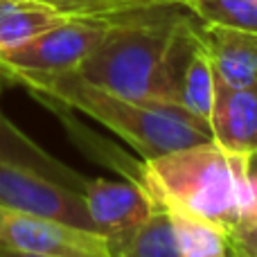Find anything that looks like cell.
Masks as SVG:
<instances>
[{
    "label": "cell",
    "mask_w": 257,
    "mask_h": 257,
    "mask_svg": "<svg viewBox=\"0 0 257 257\" xmlns=\"http://www.w3.org/2000/svg\"><path fill=\"white\" fill-rule=\"evenodd\" d=\"M16 86L27 88L39 102H54L79 111L126 142L142 160L212 140V133L181 106L138 102L86 81L77 70L50 75H14Z\"/></svg>",
    "instance_id": "6da1fadb"
},
{
    "label": "cell",
    "mask_w": 257,
    "mask_h": 257,
    "mask_svg": "<svg viewBox=\"0 0 257 257\" xmlns=\"http://www.w3.org/2000/svg\"><path fill=\"white\" fill-rule=\"evenodd\" d=\"M185 14L183 5L163 3L108 18L106 34L77 72L104 90L151 102L163 57Z\"/></svg>",
    "instance_id": "7a4b0ae2"
},
{
    "label": "cell",
    "mask_w": 257,
    "mask_h": 257,
    "mask_svg": "<svg viewBox=\"0 0 257 257\" xmlns=\"http://www.w3.org/2000/svg\"><path fill=\"white\" fill-rule=\"evenodd\" d=\"M138 185L154 205L230 228L241 219L232 156L214 140L142 160Z\"/></svg>",
    "instance_id": "3957f363"
},
{
    "label": "cell",
    "mask_w": 257,
    "mask_h": 257,
    "mask_svg": "<svg viewBox=\"0 0 257 257\" xmlns=\"http://www.w3.org/2000/svg\"><path fill=\"white\" fill-rule=\"evenodd\" d=\"M108 30L102 18H66L34 39L0 50V66L12 75H50L77 70Z\"/></svg>",
    "instance_id": "277c9868"
},
{
    "label": "cell",
    "mask_w": 257,
    "mask_h": 257,
    "mask_svg": "<svg viewBox=\"0 0 257 257\" xmlns=\"http://www.w3.org/2000/svg\"><path fill=\"white\" fill-rule=\"evenodd\" d=\"M0 248L57 257H113L102 235L0 205Z\"/></svg>",
    "instance_id": "5b68a950"
},
{
    "label": "cell",
    "mask_w": 257,
    "mask_h": 257,
    "mask_svg": "<svg viewBox=\"0 0 257 257\" xmlns=\"http://www.w3.org/2000/svg\"><path fill=\"white\" fill-rule=\"evenodd\" d=\"M0 205L95 232L81 192L5 160H0Z\"/></svg>",
    "instance_id": "8992f818"
},
{
    "label": "cell",
    "mask_w": 257,
    "mask_h": 257,
    "mask_svg": "<svg viewBox=\"0 0 257 257\" xmlns=\"http://www.w3.org/2000/svg\"><path fill=\"white\" fill-rule=\"evenodd\" d=\"M84 201L97 235L108 244L111 255L133 237L156 208L145 190L136 181H108L88 178L84 185Z\"/></svg>",
    "instance_id": "52a82bcc"
},
{
    "label": "cell",
    "mask_w": 257,
    "mask_h": 257,
    "mask_svg": "<svg viewBox=\"0 0 257 257\" xmlns=\"http://www.w3.org/2000/svg\"><path fill=\"white\" fill-rule=\"evenodd\" d=\"M210 133L228 154H250L257 149V84L246 88L214 84Z\"/></svg>",
    "instance_id": "ba28073f"
},
{
    "label": "cell",
    "mask_w": 257,
    "mask_h": 257,
    "mask_svg": "<svg viewBox=\"0 0 257 257\" xmlns=\"http://www.w3.org/2000/svg\"><path fill=\"white\" fill-rule=\"evenodd\" d=\"M16 86V81L12 79L7 70L0 66V95L5 88ZM0 160L5 163L18 165V167L32 169V172L41 174V176L57 181L61 185L70 187V190L84 192V185L88 178L81 176L79 172H75L72 167H68L63 160H59L57 156H52L48 149L39 145L34 138H30L23 128H18L5 115L3 106H0Z\"/></svg>",
    "instance_id": "9c48e42d"
},
{
    "label": "cell",
    "mask_w": 257,
    "mask_h": 257,
    "mask_svg": "<svg viewBox=\"0 0 257 257\" xmlns=\"http://www.w3.org/2000/svg\"><path fill=\"white\" fill-rule=\"evenodd\" d=\"M201 36L210 54L214 84L228 88L257 84V34L201 23Z\"/></svg>",
    "instance_id": "30bf717a"
},
{
    "label": "cell",
    "mask_w": 257,
    "mask_h": 257,
    "mask_svg": "<svg viewBox=\"0 0 257 257\" xmlns=\"http://www.w3.org/2000/svg\"><path fill=\"white\" fill-rule=\"evenodd\" d=\"M66 18L45 0H0V50L16 48Z\"/></svg>",
    "instance_id": "8fae6325"
},
{
    "label": "cell",
    "mask_w": 257,
    "mask_h": 257,
    "mask_svg": "<svg viewBox=\"0 0 257 257\" xmlns=\"http://www.w3.org/2000/svg\"><path fill=\"white\" fill-rule=\"evenodd\" d=\"M169 212L181 257H232L226 228L174 210Z\"/></svg>",
    "instance_id": "7c38bea8"
},
{
    "label": "cell",
    "mask_w": 257,
    "mask_h": 257,
    "mask_svg": "<svg viewBox=\"0 0 257 257\" xmlns=\"http://www.w3.org/2000/svg\"><path fill=\"white\" fill-rule=\"evenodd\" d=\"M113 257H181L169 208L156 205L147 221Z\"/></svg>",
    "instance_id": "4fadbf2b"
},
{
    "label": "cell",
    "mask_w": 257,
    "mask_h": 257,
    "mask_svg": "<svg viewBox=\"0 0 257 257\" xmlns=\"http://www.w3.org/2000/svg\"><path fill=\"white\" fill-rule=\"evenodd\" d=\"M183 7L203 25L257 34V0H183Z\"/></svg>",
    "instance_id": "5bb4252c"
},
{
    "label": "cell",
    "mask_w": 257,
    "mask_h": 257,
    "mask_svg": "<svg viewBox=\"0 0 257 257\" xmlns=\"http://www.w3.org/2000/svg\"><path fill=\"white\" fill-rule=\"evenodd\" d=\"M57 7L68 18H102L108 21L113 16L133 12V9L163 5L165 0H45Z\"/></svg>",
    "instance_id": "9a60e30c"
},
{
    "label": "cell",
    "mask_w": 257,
    "mask_h": 257,
    "mask_svg": "<svg viewBox=\"0 0 257 257\" xmlns=\"http://www.w3.org/2000/svg\"><path fill=\"white\" fill-rule=\"evenodd\" d=\"M232 257H257V219H239L228 228Z\"/></svg>",
    "instance_id": "2e32d148"
},
{
    "label": "cell",
    "mask_w": 257,
    "mask_h": 257,
    "mask_svg": "<svg viewBox=\"0 0 257 257\" xmlns=\"http://www.w3.org/2000/svg\"><path fill=\"white\" fill-rule=\"evenodd\" d=\"M244 174H246L248 190H250V194H253L255 214H257V149L250 151V154H244Z\"/></svg>",
    "instance_id": "e0dca14e"
},
{
    "label": "cell",
    "mask_w": 257,
    "mask_h": 257,
    "mask_svg": "<svg viewBox=\"0 0 257 257\" xmlns=\"http://www.w3.org/2000/svg\"><path fill=\"white\" fill-rule=\"evenodd\" d=\"M0 257H57V255H45V253H27V250L0 248Z\"/></svg>",
    "instance_id": "ac0fdd59"
},
{
    "label": "cell",
    "mask_w": 257,
    "mask_h": 257,
    "mask_svg": "<svg viewBox=\"0 0 257 257\" xmlns=\"http://www.w3.org/2000/svg\"><path fill=\"white\" fill-rule=\"evenodd\" d=\"M165 3H174V5H183V0H165Z\"/></svg>",
    "instance_id": "d6986e66"
},
{
    "label": "cell",
    "mask_w": 257,
    "mask_h": 257,
    "mask_svg": "<svg viewBox=\"0 0 257 257\" xmlns=\"http://www.w3.org/2000/svg\"><path fill=\"white\" fill-rule=\"evenodd\" d=\"M253 219H257V214H255V217H253Z\"/></svg>",
    "instance_id": "ffe728a7"
}]
</instances>
